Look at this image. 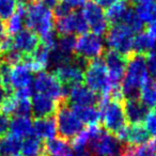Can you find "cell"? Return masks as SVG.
Listing matches in <instances>:
<instances>
[{
    "label": "cell",
    "instance_id": "1",
    "mask_svg": "<svg viewBox=\"0 0 156 156\" xmlns=\"http://www.w3.org/2000/svg\"><path fill=\"white\" fill-rule=\"evenodd\" d=\"M25 25L29 30L35 32L43 44L50 47L56 45V35L54 27V13L39 0H29L26 3Z\"/></svg>",
    "mask_w": 156,
    "mask_h": 156
},
{
    "label": "cell",
    "instance_id": "2",
    "mask_svg": "<svg viewBox=\"0 0 156 156\" xmlns=\"http://www.w3.org/2000/svg\"><path fill=\"white\" fill-rule=\"evenodd\" d=\"M149 79L147 57L133 52L127 59L125 74L121 83V91L124 100L139 98L141 88Z\"/></svg>",
    "mask_w": 156,
    "mask_h": 156
},
{
    "label": "cell",
    "instance_id": "3",
    "mask_svg": "<svg viewBox=\"0 0 156 156\" xmlns=\"http://www.w3.org/2000/svg\"><path fill=\"white\" fill-rule=\"evenodd\" d=\"M123 101L111 98H102L101 105V121L105 130L117 136L127 126Z\"/></svg>",
    "mask_w": 156,
    "mask_h": 156
},
{
    "label": "cell",
    "instance_id": "4",
    "mask_svg": "<svg viewBox=\"0 0 156 156\" xmlns=\"http://www.w3.org/2000/svg\"><path fill=\"white\" fill-rule=\"evenodd\" d=\"M83 81L86 87L102 98H108L112 91L108 71L104 60L101 58L87 63L83 73Z\"/></svg>",
    "mask_w": 156,
    "mask_h": 156
},
{
    "label": "cell",
    "instance_id": "5",
    "mask_svg": "<svg viewBox=\"0 0 156 156\" xmlns=\"http://www.w3.org/2000/svg\"><path fill=\"white\" fill-rule=\"evenodd\" d=\"M57 113V130L60 138L64 140H71L77 137L83 130V124L78 119L76 113L69 106L67 101H63L59 104Z\"/></svg>",
    "mask_w": 156,
    "mask_h": 156
},
{
    "label": "cell",
    "instance_id": "6",
    "mask_svg": "<svg viewBox=\"0 0 156 156\" xmlns=\"http://www.w3.org/2000/svg\"><path fill=\"white\" fill-rule=\"evenodd\" d=\"M88 147L92 156H121L124 145L115 136L95 125Z\"/></svg>",
    "mask_w": 156,
    "mask_h": 156
},
{
    "label": "cell",
    "instance_id": "7",
    "mask_svg": "<svg viewBox=\"0 0 156 156\" xmlns=\"http://www.w3.org/2000/svg\"><path fill=\"white\" fill-rule=\"evenodd\" d=\"M104 54V42L102 37L94 33H85L76 37L74 55L77 59L88 63L100 59Z\"/></svg>",
    "mask_w": 156,
    "mask_h": 156
},
{
    "label": "cell",
    "instance_id": "8",
    "mask_svg": "<svg viewBox=\"0 0 156 156\" xmlns=\"http://www.w3.org/2000/svg\"><path fill=\"white\" fill-rule=\"evenodd\" d=\"M33 90L35 93L43 94L52 100L61 103L66 100V88L57 79L54 74L48 72H40L33 79Z\"/></svg>",
    "mask_w": 156,
    "mask_h": 156
},
{
    "label": "cell",
    "instance_id": "9",
    "mask_svg": "<svg viewBox=\"0 0 156 156\" xmlns=\"http://www.w3.org/2000/svg\"><path fill=\"white\" fill-rule=\"evenodd\" d=\"M106 43L110 50L129 57L133 54L134 33L123 24L113 25L106 32Z\"/></svg>",
    "mask_w": 156,
    "mask_h": 156
},
{
    "label": "cell",
    "instance_id": "10",
    "mask_svg": "<svg viewBox=\"0 0 156 156\" xmlns=\"http://www.w3.org/2000/svg\"><path fill=\"white\" fill-rule=\"evenodd\" d=\"M81 14L92 33L98 37L106 34L109 29V24L106 18V13L100 5L93 0H88L83 5Z\"/></svg>",
    "mask_w": 156,
    "mask_h": 156
},
{
    "label": "cell",
    "instance_id": "11",
    "mask_svg": "<svg viewBox=\"0 0 156 156\" xmlns=\"http://www.w3.org/2000/svg\"><path fill=\"white\" fill-rule=\"evenodd\" d=\"M86 65L87 63L75 57L71 62L55 69L52 74L62 83L63 87L67 89L83 83Z\"/></svg>",
    "mask_w": 156,
    "mask_h": 156
},
{
    "label": "cell",
    "instance_id": "12",
    "mask_svg": "<svg viewBox=\"0 0 156 156\" xmlns=\"http://www.w3.org/2000/svg\"><path fill=\"white\" fill-rule=\"evenodd\" d=\"M128 57L123 56L113 50H107L104 54V62L106 69L108 71V75L110 78V83L112 86V90L120 89L125 74L126 64H127Z\"/></svg>",
    "mask_w": 156,
    "mask_h": 156
},
{
    "label": "cell",
    "instance_id": "13",
    "mask_svg": "<svg viewBox=\"0 0 156 156\" xmlns=\"http://www.w3.org/2000/svg\"><path fill=\"white\" fill-rule=\"evenodd\" d=\"M57 32L60 37L63 35H73L75 33L77 34H85L89 31L87 23L83 18L81 12L73 11L72 13L63 16V17L57 18L56 22Z\"/></svg>",
    "mask_w": 156,
    "mask_h": 156
},
{
    "label": "cell",
    "instance_id": "14",
    "mask_svg": "<svg viewBox=\"0 0 156 156\" xmlns=\"http://www.w3.org/2000/svg\"><path fill=\"white\" fill-rule=\"evenodd\" d=\"M33 83L32 71L24 63L10 66L9 79H8V92L13 94V92L25 88H31Z\"/></svg>",
    "mask_w": 156,
    "mask_h": 156
},
{
    "label": "cell",
    "instance_id": "15",
    "mask_svg": "<svg viewBox=\"0 0 156 156\" xmlns=\"http://www.w3.org/2000/svg\"><path fill=\"white\" fill-rule=\"evenodd\" d=\"M66 100L67 103H71L72 106H96L100 105L102 96L80 83L67 88Z\"/></svg>",
    "mask_w": 156,
    "mask_h": 156
},
{
    "label": "cell",
    "instance_id": "16",
    "mask_svg": "<svg viewBox=\"0 0 156 156\" xmlns=\"http://www.w3.org/2000/svg\"><path fill=\"white\" fill-rule=\"evenodd\" d=\"M41 44L40 37L29 29H23L15 35L11 37V48L23 55H32Z\"/></svg>",
    "mask_w": 156,
    "mask_h": 156
},
{
    "label": "cell",
    "instance_id": "17",
    "mask_svg": "<svg viewBox=\"0 0 156 156\" xmlns=\"http://www.w3.org/2000/svg\"><path fill=\"white\" fill-rule=\"evenodd\" d=\"M115 137L121 142H126L129 145H141L150 142L151 134L143 124H130Z\"/></svg>",
    "mask_w": 156,
    "mask_h": 156
},
{
    "label": "cell",
    "instance_id": "18",
    "mask_svg": "<svg viewBox=\"0 0 156 156\" xmlns=\"http://www.w3.org/2000/svg\"><path fill=\"white\" fill-rule=\"evenodd\" d=\"M57 101L48 98L43 94L35 93L32 95V102H31V112L35 117V119L39 118H46L52 115L57 111L59 107Z\"/></svg>",
    "mask_w": 156,
    "mask_h": 156
},
{
    "label": "cell",
    "instance_id": "19",
    "mask_svg": "<svg viewBox=\"0 0 156 156\" xmlns=\"http://www.w3.org/2000/svg\"><path fill=\"white\" fill-rule=\"evenodd\" d=\"M123 106L126 120L128 123H130L132 125L133 124L144 123L145 119L150 112V108H147L139 98L124 100Z\"/></svg>",
    "mask_w": 156,
    "mask_h": 156
},
{
    "label": "cell",
    "instance_id": "20",
    "mask_svg": "<svg viewBox=\"0 0 156 156\" xmlns=\"http://www.w3.org/2000/svg\"><path fill=\"white\" fill-rule=\"evenodd\" d=\"M57 134L56 118L54 115L46 118H39L33 122V135L44 140H51Z\"/></svg>",
    "mask_w": 156,
    "mask_h": 156
},
{
    "label": "cell",
    "instance_id": "21",
    "mask_svg": "<svg viewBox=\"0 0 156 156\" xmlns=\"http://www.w3.org/2000/svg\"><path fill=\"white\" fill-rule=\"evenodd\" d=\"M45 156H73V147L67 140L54 138L44 144Z\"/></svg>",
    "mask_w": 156,
    "mask_h": 156
},
{
    "label": "cell",
    "instance_id": "22",
    "mask_svg": "<svg viewBox=\"0 0 156 156\" xmlns=\"http://www.w3.org/2000/svg\"><path fill=\"white\" fill-rule=\"evenodd\" d=\"M156 48V40L153 39L147 31H141L134 37L133 43V52L147 56L154 51Z\"/></svg>",
    "mask_w": 156,
    "mask_h": 156
},
{
    "label": "cell",
    "instance_id": "23",
    "mask_svg": "<svg viewBox=\"0 0 156 156\" xmlns=\"http://www.w3.org/2000/svg\"><path fill=\"white\" fill-rule=\"evenodd\" d=\"M130 8L132 7L129 5V3L126 2L125 0H118L112 5L107 8V11L105 13H106L108 24L111 26L122 24Z\"/></svg>",
    "mask_w": 156,
    "mask_h": 156
},
{
    "label": "cell",
    "instance_id": "24",
    "mask_svg": "<svg viewBox=\"0 0 156 156\" xmlns=\"http://www.w3.org/2000/svg\"><path fill=\"white\" fill-rule=\"evenodd\" d=\"M78 119L89 126L98 125L101 121V109L98 106H71Z\"/></svg>",
    "mask_w": 156,
    "mask_h": 156
},
{
    "label": "cell",
    "instance_id": "25",
    "mask_svg": "<svg viewBox=\"0 0 156 156\" xmlns=\"http://www.w3.org/2000/svg\"><path fill=\"white\" fill-rule=\"evenodd\" d=\"M9 130L17 138H26L33 134V123L28 117H14L10 122Z\"/></svg>",
    "mask_w": 156,
    "mask_h": 156
},
{
    "label": "cell",
    "instance_id": "26",
    "mask_svg": "<svg viewBox=\"0 0 156 156\" xmlns=\"http://www.w3.org/2000/svg\"><path fill=\"white\" fill-rule=\"evenodd\" d=\"M25 18H26V5H18L13 16L9 18L5 23L7 34L12 37V35H15L16 33L22 31L25 25Z\"/></svg>",
    "mask_w": 156,
    "mask_h": 156
},
{
    "label": "cell",
    "instance_id": "27",
    "mask_svg": "<svg viewBox=\"0 0 156 156\" xmlns=\"http://www.w3.org/2000/svg\"><path fill=\"white\" fill-rule=\"evenodd\" d=\"M20 153L23 156H43L44 143L35 135L26 137L22 142Z\"/></svg>",
    "mask_w": 156,
    "mask_h": 156
},
{
    "label": "cell",
    "instance_id": "28",
    "mask_svg": "<svg viewBox=\"0 0 156 156\" xmlns=\"http://www.w3.org/2000/svg\"><path fill=\"white\" fill-rule=\"evenodd\" d=\"M22 141L13 135H5L0 138V156H17L20 153Z\"/></svg>",
    "mask_w": 156,
    "mask_h": 156
},
{
    "label": "cell",
    "instance_id": "29",
    "mask_svg": "<svg viewBox=\"0 0 156 156\" xmlns=\"http://www.w3.org/2000/svg\"><path fill=\"white\" fill-rule=\"evenodd\" d=\"M139 100L147 108H156V80L149 79L143 85L140 90Z\"/></svg>",
    "mask_w": 156,
    "mask_h": 156
},
{
    "label": "cell",
    "instance_id": "30",
    "mask_svg": "<svg viewBox=\"0 0 156 156\" xmlns=\"http://www.w3.org/2000/svg\"><path fill=\"white\" fill-rule=\"evenodd\" d=\"M135 12L143 24L144 23H147L149 25L152 24L156 20V2L137 5Z\"/></svg>",
    "mask_w": 156,
    "mask_h": 156
},
{
    "label": "cell",
    "instance_id": "31",
    "mask_svg": "<svg viewBox=\"0 0 156 156\" xmlns=\"http://www.w3.org/2000/svg\"><path fill=\"white\" fill-rule=\"evenodd\" d=\"M121 156H156V153L149 142L141 145H124Z\"/></svg>",
    "mask_w": 156,
    "mask_h": 156
},
{
    "label": "cell",
    "instance_id": "32",
    "mask_svg": "<svg viewBox=\"0 0 156 156\" xmlns=\"http://www.w3.org/2000/svg\"><path fill=\"white\" fill-rule=\"evenodd\" d=\"M122 24L124 26H126L133 33H139L142 31L143 28V23L141 22V20L138 17V15L136 14L135 10L133 8H130L129 11L127 12L125 18H124Z\"/></svg>",
    "mask_w": 156,
    "mask_h": 156
},
{
    "label": "cell",
    "instance_id": "33",
    "mask_svg": "<svg viewBox=\"0 0 156 156\" xmlns=\"http://www.w3.org/2000/svg\"><path fill=\"white\" fill-rule=\"evenodd\" d=\"M17 5L16 0H0V20L5 22L11 18L17 9Z\"/></svg>",
    "mask_w": 156,
    "mask_h": 156
},
{
    "label": "cell",
    "instance_id": "34",
    "mask_svg": "<svg viewBox=\"0 0 156 156\" xmlns=\"http://www.w3.org/2000/svg\"><path fill=\"white\" fill-rule=\"evenodd\" d=\"M145 57H147V69L150 79L156 80V52L152 51Z\"/></svg>",
    "mask_w": 156,
    "mask_h": 156
},
{
    "label": "cell",
    "instance_id": "35",
    "mask_svg": "<svg viewBox=\"0 0 156 156\" xmlns=\"http://www.w3.org/2000/svg\"><path fill=\"white\" fill-rule=\"evenodd\" d=\"M144 126L150 134L156 136V108L150 110L149 115L144 121Z\"/></svg>",
    "mask_w": 156,
    "mask_h": 156
},
{
    "label": "cell",
    "instance_id": "36",
    "mask_svg": "<svg viewBox=\"0 0 156 156\" xmlns=\"http://www.w3.org/2000/svg\"><path fill=\"white\" fill-rule=\"evenodd\" d=\"M10 118L5 113H0V138L5 136L10 128Z\"/></svg>",
    "mask_w": 156,
    "mask_h": 156
},
{
    "label": "cell",
    "instance_id": "37",
    "mask_svg": "<svg viewBox=\"0 0 156 156\" xmlns=\"http://www.w3.org/2000/svg\"><path fill=\"white\" fill-rule=\"evenodd\" d=\"M59 1H62L65 5H67L72 10H75L77 8H80L85 5V0H59Z\"/></svg>",
    "mask_w": 156,
    "mask_h": 156
},
{
    "label": "cell",
    "instance_id": "38",
    "mask_svg": "<svg viewBox=\"0 0 156 156\" xmlns=\"http://www.w3.org/2000/svg\"><path fill=\"white\" fill-rule=\"evenodd\" d=\"M9 95H11V94H9V92L5 90V88L2 86V83H0V106L2 105V103L5 102V100Z\"/></svg>",
    "mask_w": 156,
    "mask_h": 156
},
{
    "label": "cell",
    "instance_id": "39",
    "mask_svg": "<svg viewBox=\"0 0 156 156\" xmlns=\"http://www.w3.org/2000/svg\"><path fill=\"white\" fill-rule=\"evenodd\" d=\"M8 37L7 30H5V23L2 20H0V44L5 37Z\"/></svg>",
    "mask_w": 156,
    "mask_h": 156
},
{
    "label": "cell",
    "instance_id": "40",
    "mask_svg": "<svg viewBox=\"0 0 156 156\" xmlns=\"http://www.w3.org/2000/svg\"><path fill=\"white\" fill-rule=\"evenodd\" d=\"M147 32L149 33V34L151 35V37H153V39L156 40V20L154 23H152V24L149 25Z\"/></svg>",
    "mask_w": 156,
    "mask_h": 156
},
{
    "label": "cell",
    "instance_id": "41",
    "mask_svg": "<svg viewBox=\"0 0 156 156\" xmlns=\"http://www.w3.org/2000/svg\"><path fill=\"white\" fill-rule=\"evenodd\" d=\"M39 1H41L43 5H45L46 7H48L49 9L55 8L57 5V3L59 2V0H39Z\"/></svg>",
    "mask_w": 156,
    "mask_h": 156
},
{
    "label": "cell",
    "instance_id": "42",
    "mask_svg": "<svg viewBox=\"0 0 156 156\" xmlns=\"http://www.w3.org/2000/svg\"><path fill=\"white\" fill-rule=\"evenodd\" d=\"M125 1L128 3H133V5H141V3L156 2V0H125Z\"/></svg>",
    "mask_w": 156,
    "mask_h": 156
},
{
    "label": "cell",
    "instance_id": "43",
    "mask_svg": "<svg viewBox=\"0 0 156 156\" xmlns=\"http://www.w3.org/2000/svg\"><path fill=\"white\" fill-rule=\"evenodd\" d=\"M151 145H152V147H153V150L155 151V153H156V136H155V138L153 139V141L151 142Z\"/></svg>",
    "mask_w": 156,
    "mask_h": 156
},
{
    "label": "cell",
    "instance_id": "44",
    "mask_svg": "<svg viewBox=\"0 0 156 156\" xmlns=\"http://www.w3.org/2000/svg\"><path fill=\"white\" fill-rule=\"evenodd\" d=\"M1 58H2V51H1V49H0V60H1Z\"/></svg>",
    "mask_w": 156,
    "mask_h": 156
},
{
    "label": "cell",
    "instance_id": "45",
    "mask_svg": "<svg viewBox=\"0 0 156 156\" xmlns=\"http://www.w3.org/2000/svg\"><path fill=\"white\" fill-rule=\"evenodd\" d=\"M1 65H2V60H0V69H1Z\"/></svg>",
    "mask_w": 156,
    "mask_h": 156
},
{
    "label": "cell",
    "instance_id": "46",
    "mask_svg": "<svg viewBox=\"0 0 156 156\" xmlns=\"http://www.w3.org/2000/svg\"><path fill=\"white\" fill-rule=\"evenodd\" d=\"M44 156H45V155H44Z\"/></svg>",
    "mask_w": 156,
    "mask_h": 156
}]
</instances>
